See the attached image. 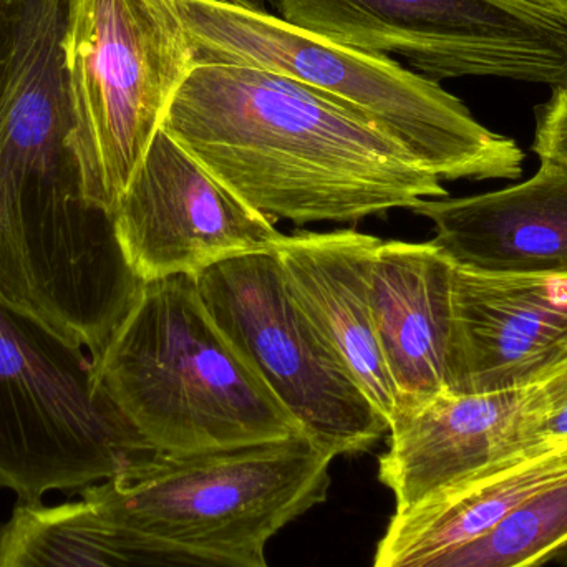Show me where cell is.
I'll use <instances>...</instances> for the list:
<instances>
[{
  "instance_id": "1",
  "label": "cell",
  "mask_w": 567,
  "mask_h": 567,
  "mask_svg": "<svg viewBox=\"0 0 567 567\" xmlns=\"http://www.w3.org/2000/svg\"><path fill=\"white\" fill-rule=\"evenodd\" d=\"M162 128L272 223H357L449 198L439 176L372 123L255 66H193Z\"/></svg>"
},
{
  "instance_id": "2",
  "label": "cell",
  "mask_w": 567,
  "mask_h": 567,
  "mask_svg": "<svg viewBox=\"0 0 567 567\" xmlns=\"http://www.w3.org/2000/svg\"><path fill=\"white\" fill-rule=\"evenodd\" d=\"M185 27L195 65H243L296 80L395 140L440 179H516V142L476 122L435 80L386 55L340 45L268 12L256 0H166Z\"/></svg>"
},
{
  "instance_id": "3",
  "label": "cell",
  "mask_w": 567,
  "mask_h": 567,
  "mask_svg": "<svg viewBox=\"0 0 567 567\" xmlns=\"http://www.w3.org/2000/svg\"><path fill=\"white\" fill-rule=\"evenodd\" d=\"M72 133V116L0 118V302L93 359L143 282L86 199Z\"/></svg>"
},
{
  "instance_id": "4",
  "label": "cell",
  "mask_w": 567,
  "mask_h": 567,
  "mask_svg": "<svg viewBox=\"0 0 567 567\" xmlns=\"http://www.w3.org/2000/svg\"><path fill=\"white\" fill-rule=\"evenodd\" d=\"M93 369L156 453H196L302 433L236 352L189 276L140 286Z\"/></svg>"
},
{
  "instance_id": "5",
  "label": "cell",
  "mask_w": 567,
  "mask_h": 567,
  "mask_svg": "<svg viewBox=\"0 0 567 567\" xmlns=\"http://www.w3.org/2000/svg\"><path fill=\"white\" fill-rule=\"evenodd\" d=\"M333 458L306 433L209 452L152 453L80 498L132 532L262 559L276 533L326 499Z\"/></svg>"
},
{
  "instance_id": "6",
  "label": "cell",
  "mask_w": 567,
  "mask_h": 567,
  "mask_svg": "<svg viewBox=\"0 0 567 567\" xmlns=\"http://www.w3.org/2000/svg\"><path fill=\"white\" fill-rule=\"evenodd\" d=\"M152 453L80 343L0 302V488L40 503L109 482Z\"/></svg>"
},
{
  "instance_id": "7",
  "label": "cell",
  "mask_w": 567,
  "mask_h": 567,
  "mask_svg": "<svg viewBox=\"0 0 567 567\" xmlns=\"http://www.w3.org/2000/svg\"><path fill=\"white\" fill-rule=\"evenodd\" d=\"M66 66L83 189L113 215L195 53L166 0H72Z\"/></svg>"
},
{
  "instance_id": "8",
  "label": "cell",
  "mask_w": 567,
  "mask_h": 567,
  "mask_svg": "<svg viewBox=\"0 0 567 567\" xmlns=\"http://www.w3.org/2000/svg\"><path fill=\"white\" fill-rule=\"evenodd\" d=\"M196 284L223 336L317 445L353 455L389 433L339 353L290 297L276 251L229 259Z\"/></svg>"
},
{
  "instance_id": "9",
  "label": "cell",
  "mask_w": 567,
  "mask_h": 567,
  "mask_svg": "<svg viewBox=\"0 0 567 567\" xmlns=\"http://www.w3.org/2000/svg\"><path fill=\"white\" fill-rule=\"evenodd\" d=\"M284 19L432 79L498 76L567 86V23L508 0H279Z\"/></svg>"
},
{
  "instance_id": "10",
  "label": "cell",
  "mask_w": 567,
  "mask_h": 567,
  "mask_svg": "<svg viewBox=\"0 0 567 567\" xmlns=\"http://www.w3.org/2000/svg\"><path fill=\"white\" fill-rule=\"evenodd\" d=\"M126 265L140 282L189 276L276 251L284 236L165 130H159L113 212Z\"/></svg>"
},
{
  "instance_id": "11",
  "label": "cell",
  "mask_w": 567,
  "mask_h": 567,
  "mask_svg": "<svg viewBox=\"0 0 567 567\" xmlns=\"http://www.w3.org/2000/svg\"><path fill=\"white\" fill-rule=\"evenodd\" d=\"M567 353V276L455 268L449 392L528 389Z\"/></svg>"
},
{
  "instance_id": "12",
  "label": "cell",
  "mask_w": 567,
  "mask_h": 567,
  "mask_svg": "<svg viewBox=\"0 0 567 567\" xmlns=\"http://www.w3.org/2000/svg\"><path fill=\"white\" fill-rule=\"evenodd\" d=\"M525 450V389L443 392L396 406L379 478L402 513Z\"/></svg>"
},
{
  "instance_id": "13",
  "label": "cell",
  "mask_w": 567,
  "mask_h": 567,
  "mask_svg": "<svg viewBox=\"0 0 567 567\" xmlns=\"http://www.w3.org/2000/svg\"><path fill=\"white\" fill-rule=\"evenodd\" d=\"M456 268L483 276H567V166L542 159L528 182L412 209Z\"/></svg>"
},
{
  "instance_id": "14",
  "label": "cell",
  "mask_w": 567,
  "mask_h": 567,
  "mask_svg": "<svg viewBox=\"0 0 567 567\" xmlns=\"http://www.w3.org/2000/svg\"><path fill=\"white\" fill-rule=\"evenodd\" d=\"M455 268L433 241L377 246L370 300L396 406L449 392Z\"/></svg>"
},
{
  "instance_id": "15",
  "label": "cell",
  "mask_w": 567,
  "mask_h": 567,
  "mask_svg": "<svg viewBox=\"0 0 567 567\" xmlns=\"http://www.w3.org/2000/svg\"><path fill=\"white\" fill-rule=\"evenodd\" d=\"M380 241L355 229L300 233L284 236L276 256L290 297L389 423L396 390L377 339L370 300V266Z\"/></svg>"
},
{
  "instance_id": "16",
  "label": "cell",
  "mask_w": 567,
  "mask_h": 567,
  "mask_svg": "<svg viewBox=\"0 0 567 567\" xmlns=\"http://www.w3.org/2000/svg\"><path fill=\"white\" fill-rule=\"evenodd\" d=\"M567 473V439L542 443L395 513L373 567H412L473 542Z\"/></svg>"
},
{
  "instance_id": "17",
  "label": "cell",
  "mask_w": 567,
  "mask_h": 567,
  "mask_svg": "<svg viewBox=\"0 0 567 567\" xmlns=\"http://www.w3.org/2000/svg\"><path fill=\"white\" fill-rule=\"evenodd\" d=\"M0 567H269L132 532L89 503H19L0 526Z\"/></svg>"
},
{
  "instance_id": "18",
  "label": "cell",
  "mask_w": 567,
  "mask_h": 567,
  "mask_svg": "<svg viewBox=\"0 0 567 567\" xmlns=\"http://www.w3.org/2000/svg\"><path fill=\"white\" fill-rule=\"evenodd\" d=\"M567 551V473L488 533L412 567H542Z\"/></svg>"
},
{
  "instance_id": "19",
  "label": "cell",
  "mask_w": 567,
  "mask_h": 567,
  "mask_svg": "<svg viewBox=\"0 0 567 567\" xmlns=\"http://www.w3.org/2000/svg\"><path fill=\"white\" fill-rule=\"evenodd\" d=\"M526 446L567 439V353L525 389Z\"/></svg>"
},
{
  "instance_id": "20",
  "label": "cell",
  "mask_w": 567,
  "mask_h": 567,
  "mask_svg": "<svg viewBox=\"0 0 567 567\" xmlns=\"http://www.w3.org/2000/svg\"><path fill=\"white\" fill-rule=\"evenodd\" d=\"M533 152L539 159H551L567 166V86L553 89L551 99L536 109Z\"/></svg>"
},
{
  "instance_id": "21",
  "label": "cell",
  "mask_w": 567,
  "mask_h": 567,
  "mask_svg": "<svg viewBox=\"0 0 567 567\" xmlns=\"http://www.w3.org/2000/svg\"><path fill=\"white\" fill-rule=\"evenodd\" d=\"M525 9L535 10L543 16L553 17L567 23V0H508Z\"/></svg>"
}]
</instances>
